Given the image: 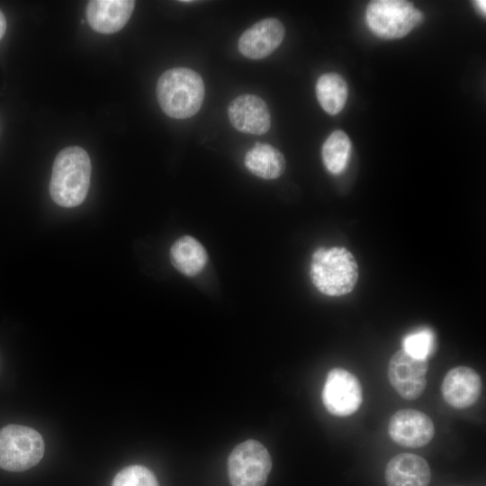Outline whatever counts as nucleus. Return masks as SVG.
Returning <instances> with one entry per match:
<instances>
[{
	"label": "nucleus",
	"instance_id": "14",
	"mask_svg": "<svg viewBox=\"0 0 486 486\" xmlns=\"http://www.w3.org/2000/svg\"><path fill=\"white\" fill-rule=\"evenodd\" d=\"M384 477L387 486H428L431 471L421 456L401 453L388 462Z\"/></svg>",
	"mask_w": 486,
	"mask_h": 486
},
{
	"label": "nucleus",
	"instance_id": "18",
	"mask_svg": "<svg viewBox=\"0 0 486 486\" xmlns=\"http://www.w3.org/2000/svg\"><path fill=\"white\" fill-rule=\"evenodd\" d=\"M351 151V141L343 130L333 131L322 146L325 167L333 175L341 174L346 167Z\"/></svg>",
	"mask_w": 486,
	"mask_h": 486
},
{
	"label": "nucleus",
	"instance_id": "9",
	"mask_svg": "<svg viewBox=\"0 0 486 486\" xmlns=\"http://www.w3.org/2000/svg\"><path fill=\"white\" fill-rule=\"evenodd\" d=\"M388 433L399 446L417 448L428 445L435 435L431 418L424 412L404 409L396 411L390 418Z\"/></svg>",
	"mask_w": 486,
	"mask_h": 486
},
{
	"label": "nucleus",
	"instance_id": "5",
	"mask_svg": "<svg viewBox=\"0 0 486 486\" xmlns=\"http://www.w3.org/2000/svg\"><path fill=\"white\" fill-rule=\"evenodd\" d=\"M365 19L376 36L393 40L406 36L423 21L424 15L408 1L375 0L369 3Z\"/></svg>",
	"mask_w": 486,
	"mask_h": 486
},
{
	"label": "nucleus",
	"instance_id": "8",
	"mask_svg": "<svg viewBox=\"0 0 486 486\" xmlns=\"http://www.w3.org/2000/svg\"><path fill=\"white\" fill-rule=\"evenodd\" d=\"M428 370V359L412 357L401 349L395 352L389 361L388 379L400 397L413 400L425 391Z\"/></svg>",
	"mask_w": 486,
	"mask_h": 486
},
{
	"label": "nucleus",
	"instance_id": "13",
	"mask_svg": "<svg viewBox=\"0 0 486 486\" xmlns=\"http://www.w3.org/2000/svg\"><path fill=\"white\" fill-rule=\"evenodd\" d=\"M135 2L131 0H93L86 6V19L90 27L100 33L119 32L129 21Z\"/></svg>",
	"mask_w": 486,
	"mask_h": 486
},
{
	"label": "nucleus",
	"instance_id": "3",
	"mask_svg": "<svg viewBox=\"0 0 486 486\" xmlns=\"http://www.w3.org/2000/svg\"><path fill=\"white\" fill-rule=\"evenodd\" d=\"M204 84L201 76L187 68L165 71L156 87L158 102L162 111L175 119H186L201 108L204 98Z\"/></svg>",
	"mask_w": 486,
	"mask_h": 486
},
{
	"label": "nucleus",
	"instance_id": "4",
	"mask_svg": "<svg viewBox=\"0 0 486 486\" xmlns=\"http://www.w3.org/2000/svg\"><path fill=\"white\" fill-rule=\"evenodd\" d=\"M44 450L42 436L32 428L11 424L0 429V468L4 470H28L41 460Z\"/></svg>",
	"mask_w": 486,
	"mask_h": 486
},
{
	"label": "nucleus",
	"instance_id": "6",
	"mask_svg": "<svg viewBox=\"0 0 486 486\" xmlns=\"http://www.w3.org/2000/svg\"><path fill=\"white\" fill-rule=\"evenodd\" d=\"M272 468L267 449L258 441L238 444L228 459V472L232 486H265Z\"/></svg>",
	"mask_w": 486,
	"mask_h": 486
},
{
	"label": "nucleus",
	"instance_id": "17",
	"mask_svg": "<svg viewBox=\"0 0 486 486\" xmlns=\"http://www.w3.org/2000/svg\"><path fill=\"white\" fill-rule=\"evenodd\" d=\"M316 95L322 109L330 115H336L346 104V83L337 73L323 74L316 83Z\"/></svg>",
	"mask_w": 486,
	"mask_h": 486
},
{
	"label": "nucleus",
	"instance_id": "21",
	"mask_svg": "<svg viewBox=\"0 0 486 486\" xmlns=\"http://www.w3.org/2000/svg\"><path fill=\"white\" fill-rule=\"evenodd\" d=\"M5 30H6V20L4 14L0 10V40L4 37Z\"/></svg>",
	"mask_w": 486,
	"mask_h": 486
},
{
	"label": "nucleus",
	"instance_id": "2",
	"mask_svg": "<svg viewBox=\"0 0 486 486\" xmlns=\"http://www.w3.org/2000/svg\"><path fill=\"white\" fill-rule=\"evenodd\" d=\"M309 274L319 292L334 297L352 292L359 278L357 262L344 247L318 248L312 253Z\"/></svg>",
	"mask_w": 486,
	"mask_h": 486
},
{
	"label": "nucleus",
	"instance_id": "20",
	"mask_svg": "<svg viewBox=\"0 0 486 486\" xmlns=\"http://www.w3.org/2000/svg\"><path fill=\"white\" fill-rule=\"evenodd\" d=\"M112 486H158L154 473L142 465H130L113 478Z\"/></svg>",
	"mask_w": 486,
	"mask_h": 486
},
{
	"label": "nucleus",
	"instance_id": "15",
	"mask_svg": "<svg viewBox=\"0 0 486 486\" xmlns=\"http://www.w3.org/2000/svg\"><path fill=\"white\" fill-rule=\"evenodd\" d=\"M172 265L181 274L193 277L200 274L208 262L204 247L194 237L184 235L170 248Z\"/></svg>",
	"mask_w": 486,
	"mask_h": 486
},
{
	"label": "nucleus",
	"instance_id": "12",
	"mask_svg": "<svg viewBox=\"0 0 486 486\" xmlns=\"http://www.w3.org/2000/svg\"><path fill=\"white\" fill-rule=\"evenodd\" d=\"M284 32L278 19H263L242 33L238 42V50L248 58H263L282 43Z\"/></svg>",
	"mask_w": 486,
	"mask_h": 486
},
{
	"label": "nucleus",
	"instance_id": "1",
	"mask_svg": "<svg viewBox=\"0 0 486 486\" xmlns=\"http://www.w3.org/2000/svg\"><path fill=\"white\" fill-rule=\"evenodd\" d=\"M91 177V161L81 147L65 148L57 155L50 183L52 200L62 207H75L86 197Z\"/></svg>",
	"mask_w": 486,
	"mask_h": 486
},
{
	"label": "nucleus",
	"instance_id": "19",
	"mask_svg": "<svg viewBox=\"0 0 486 486\" xmlns=\"http://www.w3.org/2000/svg\"><path fill=\"white\" fill-rule=\"evenodd\" d=\"M434 345L433 332L421 328L405 336L402 339V350L412 357L428 359Z\"/></svg>",
	"mask_w": 486,
	"mask_h": 486
},
{
	"label": "nucleus",
	"instance_id": "22",
	"mask_svg": "<svg viewBox=\"0 0 486 486\" xmlns=\"http://www.w3.org/2000/svg\"><path fill=\"white\" fill-rule=\"evenodd\" d=\"M476 6L479 8V10L485 15L486 11V2L484 0H477L475 1Z\"/></svg>",
	"mask_w": 486,
	"mask_h": 486
},
{
	"label": "nucleus",
	"instance_id": "11",
	"mask_svg": "<svg viewBox=\"0 0 486 486\" xmlns=\"http://www.w3.org/2000/svg\"><path fill=\"white\" fill-rule=\"evenodd\" d=\"M232 126L245 133L261 135L271 126V115L265 101L254 94H242L233 99L228 107Z\"/></svg>",
	"mask_w": 486,
	"mask_h": 486
},
{
	"label": "nucleus",
	"instance_id": "10",
	"mask_svg": "<svg viewBox=\"0 0 486 486\" xmlns=\"http://www.w3.org/2000/svg\"><path fill=\"white\" fill-rule=\"evenodd\" d=\"M479 374L465 365L450 369L445 375L441 392L445 401L455 409H466L476 403L482 394Z\"/></svg>",
	"mask_w": 486,
	"mask_h": 486
},
{
	"label": "nucleus",
	"instance_id": "7",
	"mask_svg": "<svg viewBox=\"0 0 486 486\" xmlns=\"http://www.w3.org/2000/svg\"><path fill=\"white\" fill-rule=\"evenodd\" d=\"M322 402L327 410L337 417L354 414L363 401L358 379L343 368L331 369L322 389Z\"/></svg>",
	"mask_w": 486,
	"mask_h": 486
},
{
	"label": "nucleus",
	"instance_id": "16",
	"mask_svg": "<svg viewBox=\"0 0 486 486\" xmlns=\"http://www.w3.org/2000/svg\"><path fill=\"white\" fill-rule=\"evenodd\" d=\"M246 167L256 176L271 180L285 170V158L281 151L267 143H256L245 155Z\"/></svg>",
	"mask_w": 486,
	"mask_h": 486
}]
</instances>
